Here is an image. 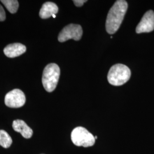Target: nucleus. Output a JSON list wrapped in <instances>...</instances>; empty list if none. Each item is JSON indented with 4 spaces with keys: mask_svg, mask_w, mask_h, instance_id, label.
Wrapping results in <instances>:
<instances>
[{
    "mask_svg": "<svg viewBox=\"0 0 154 154\" xmlns=\"http://www.w3.org/2000/svg\"><path fill=\"white\" fill-rule=\"evenodd\" d=\"M128 8L126 1H116L111 7L107 14L106 21V29L110 34L116 32L121 25Z\"/></svg>",
    "mask_w": 154,
    "mask_h": 154,
    "instance_id": "obj_1",
    "label": "nucleus"
},
{
    "mask_svg": "<svg viewBox=\"0 0 154 154\" xmlns=\"http://www.w3.org/2000/svg\"><path fill=\"white\" fill-rule=\"evenodd\" d=\"M131 77L130 69L123 64H116L110 68L107 79L110 85L119 86L128 81Z\"/></svg>",
    "mask_w": 154,
    "mask_h": 154,
    "instance_id": "obj_2",
    "label": "nucleus"
},
{
    "mask_svg": "<svg viewBox=\"0 0 154 154\" xmlns=\"http://www.w3.org/2000/svg\"><path fill=\"white\" fill-rule=\"evenodd\" d=\"M60 76V69L55 63H50L45 67L42 82L45 90L52 92L55 90Z\"/></svg>",
    "mask_w": 154,
    "mask_h": 154,
    "instance_id": "obj_3",
    "label": "nucleus"
},
{
    "mask_svg": "<svg viewBox=\"0 0 154 154\" xmlns=\"http://www.w3.org/2000/svg\"><path fill=\"white\" fill-rule=\"evenodd\" d=\"M71 139L74 144L83 147L93 146L95 142L93 135L82 127H77L72 131Z\"/></svg>",
    "mask_w": 154,
    "mask_h": 154,
    "instance_id": "obj_4",
    "label": "nucleus"
},
{
    "mask_svg": "<svg viewBox=\"0 0 154 154\" xmlns=\"http://www.w3.org/2000/svg\"><path fill=\"white\" fill-rule=\"evenodd\" d=\"M83 34L82 28L79 25L69 24L63 28L58 35V39L60 42H64L72 39L80 40Z\"/></svg>",
    "mask_w": 154,
    "mask_h": 154,
    "instance_id": "obj_5",
    "label": "nucleus"
},
{
    "mask_svg": "<svg viewBox=\"0 0 154 154\" xmlns=\"http://www.w3.org/2000/svg\"><path fill=\"white\" fill-rule=\"evenodd\" d=\"M26 97L20 89H14L6 94L5 97L6 106L11 108H20L25 105Z\"/></svg>",
    "mask_w": 154,
    "mask_h": 154,
    "instance_id": "obj_6",
    "label": "nucleus"
},
{
    "mask_svg": "<svg viewBox=\"0 0 154 154\" xmlns=\"http://www.w3.org/2000/svg\"><path fill=\"white\" fill-rule=\"evenodd\" d=\"M154 30V12L152 11H149L144 14L140 22L138 23L136 32L138 34L149 33Z\"/></svg>",
    "mask_w": 154,
    "mask_h": 154,
    "instance_id": "obj_7",
    "label": "nucleus"
},
{
    "mask_svg": "<svg viewBox=\"0 0 154 154\" xmlns=\"http://www.w3.org/2000/svg\"><path fill=\"white\" fill-rule=\"evenodd\" d=\"M26 50L24 45L20 43H14L8 45L4 49L5 55L9 58H15L22 55Z\"/></svg>",
    "mask_w": 154,
    "mask_h": 154,
    "instance_id": "obj_8",
    "label": "nucleus"
},
{
    "mask_svg": "<svg viewBox=\"0 0 154 154\" xmlns=\"http://www.w3.org/2000/svg\"><path fill=\"white\" fill-rule=\"evenodd\" d=\"M13 128L16 132H20L23 138L29 139L33 135V130L22 120L17 119L13 122Z\"/></svg>",
    "mask_w": 154,
    "mask_h": 154,
    "instance_id": "obj_9",
    "label": "nucleus"
},
{
    "mask_svg": "<svg viewBox=\"0 0 154 154\" xmlns=\"http://www.w3.org/2000/svg\"><path fill=\"white\" fill-rule=\"evenodd\" d=\"M58 11L57 5L51 2H45L39 11V17L42 19H47L55 15Z\"/></svg>",
    "mask_w": 154,
    "mask_h": 154,
    "instance_id": "obj_10",
    "label": "nucleus"
},
{
    "mask_svg": "<svg viewBox=\"0 0 154 154\" xmlns=\"http://www.w3.org/2000/svg\"><path fill=\"white\" fill-rule=\"evenodd\" d=\"M12 144V139L8 132L0 130V146L5 149L9 148Z\"/></svg>",
    "mask_w": 154,
    "mask_h": 154,
    "instance_id": "obj_11",
    "label": "nucleus"
},
{
    "mask_svg": "<svg viewBox=\"0 0 154 154\" xmlns=\"http://www.w3.org/2000/svg\"><path fill=\"white\" fill-rule=\"evenodd\" d=\"M1 2L5 5L8 11L12 14L16 13L18 11L19 4L17 0H1Z\"/></svg>",
    "mask_w": 154,
    "mask_h": 154,
    "instance_id": "obj_12",
    "label": "nucleus"
},
{
    "mask_svg": "<svg viewBox=\"0 0 154 154\" xmlns=\"http://www.w3.org/2000/svg\"><path fill=\"white\" fill-rule=\"evenodd\" d=\"M6 19V14L3 7L0 5V21H4Z\"/></svg>",
    "mask_w": 154,
    "mask_h": 154,
    "instance_id": "obj_13",
    "label": "nucleus"
},
{
    "mask_svg": "<svg viewBox=\"0 0 154 154\" xmlns=\"http://www.w3.org/2000/svg\"><path fill=\"white\" fill-rule=\"evenodd\" d=\"M86 2H87L86 0H74V1H73V2L75 4V5L78 7L82 6L84 4V3H85Z\"/></svg>",
    "mask_w": 154,
    "mask_h": 154,
    "instance_id": "obj_14",
    "label": "nucleus"
},
{
    "mask_svg": "<svg viewBox=\"0 0 154 154\" xmlns=\"http://www.w3.org/2000/svg\"><path fill=\"white\" fill-rule=\"evenodd\" d=\"M94 138H95V139H97L98 138V137L96 136V137H94Z\"/></svg>",
    "mask_w": 154,
    "mask_h": 154,
    "instance_id": "obj_15",
    "label": "nucleus"
},
{
    "mask_svg": "<svg viewBox=\"0 0 154 154\" xmlns=\"http://www.w3.org/2000/svg\"><path fill=\"white\" fill-rule=\"evenodd\" d=\"M55 15H53V18H55Z\"/></svg>",
    "mask_w": 154,
    "mask_h": 154,
    "instance_id": "obj_16",
    "label": "nucleus"
}]
</instances>
